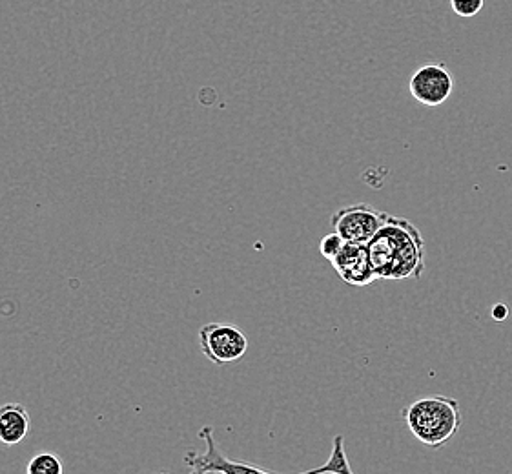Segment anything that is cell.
I'll use <instances>...</instances> for the list:
<instances>
[{"instance_id": "obj_7", "label": "cell", "mask_w": 512, "mask_h": 474, "mask_svg": "<svg viewBox=\"0 0 512 474\" xmlns=\"http://www.w3.org/2000/svg\"><path fill=\"white\" fill-rule=\"evenodd\" d=\"M334 270L338 272L341 281L352 287H369L376 281V272L370 261L369 248L367 245L358 243H345L343 250L339 252L336 259L330 261Z\"/></svg>"}, {"instance_id": "obj_9", "label": "cell", "mask_w": 512, "mask_h": 474, "mask_svg": "<svg viewBox=\"0 0 512 474\" xmlns=\"http://www.w3.org/2000/svg\"><path fill=\"white\" fill-rule=\"evenodd\" d=\"M26 474H64V465L57 454L42 451L31 458Z\"/></svg>"}, {"instance_id": "obj_8", "label": "cell", "mask_w": 512, "mask_h": 474, "mask_svg": "<svg viewBox=\"0 0 512 474\" xmlns=\"http://www.w3.org/2000/svg\"><path fill=\"white\" fill-rule=\"evenodd\" d=\"M31 418L21 403H6L0 407V442L4 445L21 444L30 434Z\"/></svg>"}, {"instance_id": "obj_6", "label": "cell", "mask_w": 512, "mask_h": 474, "mask_svg": "<svg viewBox=\"0 0 512 474\" xmlns=\"http://www.w3.org/2000/svg\"><path fill=\"white\" fill-rule=\"evenodd\" d=\"M409 90L423 106H440L451 97L454 79L443 64H425L412 73Z\"/></svg>"}, {"instance_id": "obj_3", "label": "cell", "mask_w": 512, "mask_h": 474, "mask_svg": "<svg viewBox=\"0 0 512 474\" xmlns=\"http://www.w3.org/2000/svg\"><path fill=\"white\" fill-rule=\"evenodd\" d=\"M410 434L431 449L449 444L461 429L460 403L449 396H427L410 403L403 411Z\"/></svg>"}, {"instance_id": "obj_12", "label": "cell", "mask_w": 512, "mask_h": 474, "mask_svg": "<svg viewBox=\"0 0 512 474\" xmlns=\"http://www.w3.org/2000/svg\"><path fill=\"white\" fill-rule=\"evenodd\" d=\"M492 318L494 321H505L509 318V309H507V305H494V309H492Z\"/></svg>"}, {"instance_id": "obj_5", "label": "cell", "mask_w": 512, "mask_h": 474, "mask_svg": "<svg viewBox=\"0 0 512 474\" xmlns=\"http://www.w3.org/2000/svg\"><path fill=\"white\" fill-rule=\"evenodd\" d=\"M389 219L387 212L370 207L365 203L339 208L332 216L334 232L343 237L347 243L367 245L372 237L378 234L379 228Z\"/></svg>"}, {"instance_id": "obj_4", "label": "cell", "mask_w": 512, "mask_h": 474, "mask_svg": "<svg viewBox=\"0 0 512 474\" xmlns=\"http://www.w3.org/2000/svg\"><path fill=\"white\" fill-rule=\"evenodd\" d=\"M201 351L214 365H230L245 356L248 351V338L243 330L228 323L212 321L199 330Z\"/></svg>"}, {"instance_id": "obj_2", "label": "cell", "mask_w": 512, "mask_h": 474, "mask_svg": "<svg viewBox=\"0 0 512 474\" xmlns=\"http://www.w3.org/2000/svg\"><path fill=\"white\" fill-rule=\"evenodd\" d=\"M199 438L205 442V451H188L185 454L183 462L188 467V474H274L261 469L259 465L228 458L217 444L214 429L210 425H205L199 431ZM299 474H356L347 458L345 436L338 434L334 438L330 458L325 464Z\"/></svg>"}, {"instance_id": "obj_10", "label": "cell", "mask_w": 512, "mask_h": 474, "mask_svg": "<svg viewBox=\"0 0 512 474\" xmlns=\"http://www.w3.org/2000/svg\"><path fill=\"white\" fill-rule=\"evenodd\" d=\"M345 239L339 236V234H328V236L323 237L321 239V243H319V252H321V256L323 258L328 259V261H332V259H336L339 256V252L343 250L345 247Z\"/></svg>"}, {"instance_id": "obj_11", "label": "cell", "mask_w": 512, "mask_h": 474, "mask_svg": "<svg viewBox=\"0 0 512 474\" xmlns=\"http://www.w3.org/2000/svg\"><path fill=\"white\" fill-rule=\"evenodd\" d=\"M485 6V0H451V8L458 17L471 19L476 17Z\"/></svg>"}, {"instance_id": "obj_13", "label": "cell", "mask_w": 512, "mask_h": 474, "mask_svg": "<svg viewBox=\"0 0 512 474\" xmlns=\"http://www.w3.org/2000/svg\"><path fill=\"white\" fill-rule=\"evenodd\" d=\"M157 474H170V473H157Z\"/></svg>"}, {"instance_id": "obj_1", "label": "cell", "mask_w": 512, "mask_h": 474, "mask_svg": "<svg viewBox=\"0 0 512 474\" xmlns=\"http://www.w3.org/2000/svg\"><path fill=\"white\" fill-rule=\"evenodd\" d=\"M367 248L378 279H420L425 270V241L405 217L389 216Z\"/></svg>"}]
</instances>
